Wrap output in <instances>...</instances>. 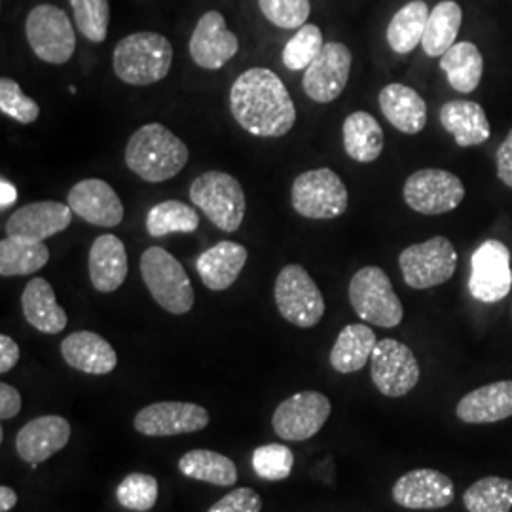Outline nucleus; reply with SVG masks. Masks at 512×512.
Returning a JSON list of instances; mask_svg holds the SVG:
<instances>
[{"label":"nucleus","mask_w":512,"mask_h":512,"mask_svg":"<svg viewBox=\"0 0 512 512\" xmlns=\"http://www.w3.org/2000/svg\"><path fill=\"white\" fill-rule=\"evenodd\" d=\"M440 124L463 148L486 143L492 133L486 112L473 101H450L442 105Z\"/></svg>","instance_id":"28"},{"label":"nucleus","mask_w":512,"mask_h":512,"mask_svg":"<svg viewBox=\"0 0 512 512\" xmlns=\"http://www.w3.org/2000/svg\"><path fill=\"white\" fill-rule=\"evenodd\" d=\"M200 226V215L192 205L167 200L154 205L147 215L150 238H165L169 234H192Z\"/></svg>","instance_id":"36"},{"label":"nucleus","mask_w":512,"mask_h":512,"mask_svg":"<svg viewBox=\"0 0 512 512\" xmlns=\"http://www.w3.org/2000/svg\"><path fill=\"white\" fill-rule=\"evenodd\" d=\"M18 200V190L12 183H8L6 179L0 181V207L6 209L10 205H14Z\"/></svg>","instance_id":"48"},{"label":"nucleus","mask_w":512,"mask_h":512,"mask_svg":"<svg viewBox=\"0 0 512 512\" xmlns=\"http://www.w3.org/2000/svg\"><path fill=\"white\" fill-rule=\"evenodd\" d=\"M440 69L459 93L475 92L484 73V59L473 42H456L440 57Z\"/></svg>","instance_id":"31"},{"label":"nucleus","mask_w":512,"mask_h":512,"mask_svg":"<svg viewBox=\"0 0 512 512\" xmlns=\"http://www.w3.org/2000/svg\"><path fill=\"white\" fill-rule=\"evenodd\" d=\"M456 416L471 425L509 420L512 418V380L482 385L467 393L456 406Z\"/></svg>","instance_id":"24"},{"label":"nucleus","mask_w":512,"mask_h":512,"mask_svg":"<svg viewBox=\"0 0 512 512\" xmlns=\"http://www.w3.org/2000/svg\"><path fill=\"white\" fill-rule=\"evenodd\" d=\"M21 310L27 323L44 334H59L69 323L67 311L55 300L54 287L42 277L31 279L23 289Z\"/></svg>","instance_id":"26"},{"label":"nucleus","mask_w":512,"mask_h":512,"mask_svg":"<svg viewBox=\"0 0 512 512\" xmlns=\"http://www.w3.org/2000/svg\"><path fill=\"white\" fill-rule=\"evenodd\" d=\"M463 505L469 512H511L512 480L501 476L476 480L465 490Z\"/></svg>","instance_id":"37"},{"label":"nucleus","mask_w":512,"mask_h":512,"mask_svg":"<svg viewBox=\"0 0 512 512\" xmlns=\"http://www.w3.org/2000/svg\"><path fill=\"white\" fill-rule=\"evenodd\" d=\"M393 501L410 511L444 509L454 501V482L435 469H414L393 484Z\"/></svg>","instance_id":"17"},{"label":"nucleus","mask_w":512,"mask_h":512,"mask_svg":"<svg viewBox=\"0 0 512 512\" xmlns=\"http://www.w3.org/2000/svg\"><path fill=\"white\" fill-rule=\"evenodd\" d=\"M399 264L404 283L416 291H425L450 281L458 268V253L450 239L435 236L406 247Z\"/></svg>","instance_id":"9"},{"label":"nucleus","mask_w":512,"mask_h":512,"mask_svg":"<svg viewBox=\"0 0 512 512\" xmlns=\"http://www.w3.org/2000/svg\"><path fill=\"white\" fill-rule=\"evenodd\" d=\"M230 110L239 126L255 137H285L296 122L287 86L264 67L239 74L230 90Z\"/></svg>","instance_id":"1"},{"label":"nucleus","mask_w":512,"mask_h":512,"mask_svg":"<svg viewBox=\"0 0 512 512\" xmlns=\"http://www.w3.org/2000/svg\"><path fill=\"white\" fill-rule=\"evenodd\" d=\"M71 440V423L61 416H40L19 429L16 450L19 458L37 467L61 452Z\"/></svg>","instance_id":"21"},{"label":"nucleus","mask_w":512,"mask_h":512,"mask_svg":"<svg viewBox=\"0 0 512 512\" xmlns=\"http://www.w3.org/2000/svg\"><path fill=\"white\" fill-rule=\"evenodd\" d=\"M158 495H160L158 480L147 473H131L116 488L118 503L124 509L133 512H147L154 509V505L158 503Z\"/></svg>","instance_id":"39"},{"label":"nucleus","mask_w":512,"mask_h":512,"mask_svg":"<svg viewBox=\"0 0 512 512\" xmlns=\"http://www.w3.org/2000/svg\"><path fill=\"white\" fill-rule=\"evenodd\" d=\"M370 376L382 395L399 399L420 382V365L414 351L403 342L385 338L372 353Z\"/></svg>","instance_id":"12"},{"label":"nucleus","mask_w":512,"mask_h":512,"mask_svg":"<svg viewBox=\"0 0 512 512\" xmlns=\"http://www.w3.org/2000/svg\"><path fill=\"white\" fill-rule=\"evenodd\" d=\"M74 215L101 228H114L124 220V203L116 190L101 179H84L67 194Z\"/></svg>","instance_id":"19"},{"label":"nucleus","mask_w":512,"mask_h":512,"mask_svg":"<svg viewBox=\"0 0 512 512\" xmlns=\"http://www.w3.org/2000/svg\"><path fill=\"white\" fill-rule=\"evenodd\" d=\"M190 152L183 141L162 124H147L129 137L126 165L147 183H164L179 175Z\"/></svg>","instance_id":"2"},{"label":"nucleus","mask_w":512,"mask_h":512,"mask_svg":"<svg viewBox=\"0 0 512 512\" xmlns=\"http://www.w3.org/2000/svg\"><path fill=\"white\" fill-rule=\"evenodd\" d=\"M50 260V249L44 241L6 236L0 241V275L16 277L42 270Z\"/></svg>","instance_id":"33"},{"label":"nucleus","mask_w":512,"mask_h":512,"mask_svg":"<svg viewBox=\"0 0 512 512\" xmlns=\"http://www.w3.org/2000/svg\"><path fill=\"white\" fill-rule=\"evenodd\" d=\"M25 35L38 59L52 65L67 63L76 50L73 23L54 4H38L29 12Z\"/></svg>","instance_id":"10"},{"label":"nucleus","mask_w":512,"mask_h":512,"mask_svg":"<svg viewBox=\"0 0 512 512\" xmlns=\"http://www.w3.org/2000/svg\"><path fill=\"white\" fill-rule=\"evenodd\" d=\"M511 251L497 239H486L471 258L469 291L484 304L501 302L511 293Z\"/></svg>","instance_id":"13"},{"label":"nucleus","mask_w":512,"mask_h":512,"mask_svg":"<svg viewBox=\"0 0 512 512\" xmlns=\"http://www.w3.org/2000/svg\"><path fill=\"white\" fill-rule=\"evenodd\" d=\"M0 110L19 124H33L40 114L37 101L21 92L18 82L12 78L0 80Z\"/></svg>","instance_id":"43"},{"label":"nucleus","mask_w":512,"mask_h":512,"mask_svg":"<svg viewBox=\"0 0 512 512\" xmlns=\"http://www.w3.org/2000/svg\"><path fill=\"white\" fill-rule=\"evenodd\" d=\"M497 175L501 183L507 184L512 190V129L507 135V139L497 148Z\"/></svg>","instance_id":"46"},{"label":"nucleus","mask_w":512,"mask_h":512,"mask_svg":"<svg viewBox=\"0 0 512 512\" xmlns=\"http://www.w3.org/2000/svg\"><path fill=\"white\" fill-rule=\"evenodd\" d=\"M262 497L253 488H236L234 492L220 497L207 512H260Z\"/></svg>","instance_id":"44"},{"label":"nucleus","mask_w":512,"mask_h":512,"mask_svg":"<svg viewBox=\"0 0 512 512\" xmlns=\"http://www.w3.org/2000/svg\"><path fill=\"white\" fill-rule=\"evenodd\" d=\"M353 55L342 42H327L304 71V92L315 103H332L348 86Z\"/></svg>","instance_id":"16"},{"label":"nucleus","mask_w":512,"mask_h":512,"mask_svg":"<svg viewBox=\"0 0 512 512\" xmlns=\"http://www.w3.org/2000/svg\"><path fill=\"white\" fill-rule=\"evenodd\" d=\"M429 8L423 0H414L403 6L387 27V44L395 54H410L418 48L429 19Z\"/></svg>","instance_id":"35"},{"label":"nucleus","mask_w":512,"mask_h":512,"mask_svg":"<svg viewBox=\"0 0 512 512\" xmlns=\"http://www.w3.org/2000/svg\"><path fill=\"white\" fill-rule=\"evenodd\" d=\"M190 200L205 217L226 234L238 232L245 219V192L234 175L224 171H205L190 184Z\"/></svg>","instance_id":"5"},{"label":"nucleus","mask_w":512,"mask_h":512,"mask_svg":"<svg viewBox=\"0 0 512 512\" xmlns=\"http://www.w3.org/2000/svg\"><path fill=\"white\" fill-rule=\"evenodd\" d=\"M65 363L92 376L110 374L118 365V355L109 342L90 330H78L69 334L61 344Z\"/></svg>","instance_id":"22"},{"label":"nucleus","mask_w":512,"mask_h":512,"mask_svg":"<svg viewBox=\"0 0 512 512\" xmlns=\"http://www.w3.org/2000/svg\"><path fill=\"white\" fill-rule=\"evenodd\" d=\"M179 471L188 478L213 486H234L238 482V467L228 456L213 450H190L179 459Z\"/></svg>","instance_id":"34"},{"label":"nucleus","mask_w":512,"mask_h":512,"mask_svg":"<svg viewBox=\"0 0 512 512\" xmlns=\"http://www.w3.org/2000/svg\"><path fill=\"white\" fill-rule=\"evenodd\" d=\"M342 131L344 148L351 160L370 164L380 158L384 150V131L372 114L363 110L349 114Z\"/></svg>","instance_id":"30"},{"label":"nucleus","mask_w":512,"mask_h":512,"mask_svg":"<svg viewBox=\"0 0 512 512\" xmlns=\"http://www.w3.org/2000/svg\"><path fill=\"white\" fill-rule=\"evenodd\" d=\"M73 220L69 203L37 202L19 207L6 222V236L44 241L67 230Z\"/></svg>","instance_id":"20"},{"label":"nucleus","mask_w":512,"mask_h":512,"mask_svg":"<svg viewBox=\"0 0 512 512\" xmlns=\"http://www.w3.org/2000/svg\"><path fill=\"white\" fill-rule=\"evenodd\" d=\"M141 275L156 304L173 315L194 308V289L183 264L162 247H148L141 255Z\"/></svg>","instance_id":"4"},{"label":"nucleus","mask_w":512,"mask_h":512,"mask_svg":"<svg viewBox=\"0 0 512 512\" xmlns=\"http://www.w3.org/2000/svg\"><path fill=\"white\" fill-rule=\"evenodd\" d=\"M332 404L319 391H300L275 408L272 425L283 440L302 442L315 437L329 421Z\"/></svg>","instance_id":"14"},{"label":"nucleus","mask_w":512,"mask_h":512,"mask_svg":"<svg viewBox=\"0 0 512 512\" xmlns=\"http://www.w3.org/2000/svg\"><path fill=\"white\" fill-rule=\"evenodd\" d=\"M133 425L145 437H179L205 429L209 412L200 404L164 401L139 410Z\"/></svg>","instance_id":"15"},{"label":"nucleus","mask_w":512,"mask_h":512,"mask_svg":"<svg viewBox=\"0 0 512 512\" xmlns=\"http://www.w3.org/2000/svg\"><path fill=\"white\" fill-rule=\"evenodd\" d=\"M18 505V494L10 486H0V512H10Z\"/></svg>","instance_id":"49"},{"label":"nucleus","mask_w":512,"mask_h":512,"mask_svg":"<svg viewBox=\"0 0 512 512\" xmlns=\"http://www.w3.org/2000/svg\"><path fill=\"white\" fill-rule=\"evenodd\" d=\"M262 16L279 29H300L310 18V0H258Z\"/></svg>","instance_id":"42"},{"label":"nucleus","mask_w":512,"mask_h":512,"mask_svg":"<svg viewBox=\"0 0 512 512\" xmlns=\"http://www.w3.org/2000/svg\"><path fill=\"white\" fill-rule=\"evenodd\" d=\"M194 63L207 71H219L239 52V40L228 27L226 19L217 12H205L194 27L188 44Z\"/></svg>","instance_id":"18"},{"label":"nucleus","mask_w":512,"mask_h":512,"mask_svg":"<svg viewBox=\"0 0 512 512\" xmlns=\"http://www.w3.org/2000/svg\"><path fill=\"white\" fill-rule=\"evenodd\" d=\"M173 46L160 33H133L122 38L112 54L114 74L129 86H150L171 71Z\"/></svg>","instance_id":"3"},{"label":"nucleus","mask_w":512,"mask_h":512,"mask_svg":"<svg viewBox=\"0 0 512 512\" xmlns=\"http://www.w3.org/2000/svg\"><path fill=\"white\" fill-rule=\"evenodd\" d=\"M463 21L461 6L454 0L439 2L427 19V27L423 33V52L429 57H442L458 38L459 27Z\"/></svg>","instance_id":"32"},{"label":"nucleus","mask_w":512,"mask_h":512,"mask_svg":"<svg viewBox=\"0 0 512 512\" xmlns=\"http://www.w3.org/2000/svg\"><path fill=\"white\" fill-rule=\"evenodd\" d=\"M88 272L95 291H118L128 277V253L124 241L112 234L95 239L88 256Z\"/></svg>","instance_id":"23"},{"label":"nucleus","mask_w":512,"mask_h":512,"mask_svg":"<svg viewBox=\"0 0 512 512\" xmlns=\"http://www.w3.org/2000/svg\"><path fill=\"white\" fill-rule=\"evenodd\" d=\"M274 294L281 317L294 327L311 329L321 323L325 315V298L302 266H285L275 279Z\"/></svg>","instance_id":"7"},{"label":"nucleus","mask_w":512,"mask_h":512,"mask_svg":"<svg viewBox=\"0 0 512 512\" xmlns=\"http://www.w3.org/2000/svg\"><path fill=\"white\" fill-rule=\"evenodd\" d=\"M253 469L256 475L260 476L262 480L268 482H279L289 478L293 473L294 467V454L291 448H287L285 444H264L258 446L253 452Z\"/></svg>","instance_id":"41"},{"label":"nucleus","mask_w":512,"mask_h":512,"mask_svg":"<svg viewBox=\"0 0 512 512\" xmlns=\"http://www.w3.org/2000/svg\"><path fill=\"white\" fill-rule=\"evenodd\" d=\"M325 42L323 33L317 25L306 23L300 27L283 48V65L289 71H306L313 63V59L321 54Z\"/></svg>","instance_id":"38"},{"label":"nucleus","mask_w":512,"mask_h":512,"mask_svg":"<svg viewBox=\"0 0 512 512\" xmlns=\"http://www.w3.org/2000/svg\"><path fill=\"white\" fill-rule=\"evenodd\" d=\"M249 253L236 241H220L200 255L196 270L203 285L211 291H226L238 281L241 270L247 264Z\"/></svg>","instance_id":"25"},{"label":"nucleus","mask_w":512,"mask_h":512,"mask_svg":"<svg viewBox=\"0 0 512 512\" xmlns=\"http://www.w3.org/2000/svg\"><path fill=\"white\" fill-rule=\"evenodd\" d=\"M349 302L355 313L368 325L395 329L403 321V304L389 277L378 266H366L351 277Z\"/></svg>","instance_id":"6"},{"label":"nucleus","mask_w":512,"mask_h":512,"mask_svg":"<svg viewBox=\"0 0 512 512\" xmlns=\"http://www.w3.org/2000/svg\"><path fill=\"white\" fill-rule=\"evenodd\" d=\"M21 351L19 346L10 338L8 334L0 336V374L10 372L14 366L18 365Z\"/></svg>","instance_id":"47"},{"label":"nucleus","mask_w":512,"mask_h":512,"mask_svg":"<svg viewBox=\"0 0 512 512\" xmlns=\"http://www.w3.org/2000/svg\"><path fill=\"white\" fill-rule=\"evenodd\" d=\"M78 31L90 42L107 40L110 23L109 0H69Z\"/></svg>","instance_id":"40"},{"label":"nucleus","mask_w":512,"mask_h":512,"mask_svg":"<svg viewBox=\"0 0 512 512\" xmlns=\"http://www.w3.org/2000/svg\"><path fill=\"white\" fill-rule=\"evenodd\" d=\"M21 395L14 385L0 384V420L8 421L16 418L21 412Z\"/></svg>","instance_id":"45"},{"label":"nucleus","mask_w":512,"mask_h":512,"mask_svg":"<svg viewBox=\"0 0 512 512\" xmlns=\"http://www.w3.org/2000/svg\"><path fill=\"white\" fill-rule=\"evenodd\" d=\"M404 202L421 215L450 213L465 198V186L458 175L444 169H420L412 173L403 188Z\"/></svg>","instance_id":"11"},{"label":"nucleus","mask_w":512,"mask_h":512,"mask_svg":"<svg viewBox=\"0 0 512 512\" xmlns=\"http://www.w3.org/2000/svg\"><path fill=\"white\" fill-rule=\"evenodd\" d=\"M380 109L393 128L416 135L427 124V105L420 93L404 84H389L380 92Z\"/></svg>","instance_id":"27"},{"label":"nucleus","mask_w":512,"mask_h":512,"mask_svg":"<svg viewBox=\"0 0 512 512\" xmlns=\"http://www.w3.org/2000/svg\"><path fill=\"white\" fill-rule=\"evenodd\" d=\"M378 346L374 330L366 325H348L340 330L330 349V366L340 374H353L365 368Z\"/></svg>","instance_id":"29"},{"label":"nucleus","mask_w":512,"mask_h":512,"mask_svg":"<svg viewBox=\"0 0 512 512\" xmlns=\"http://www.w3.org/2000/svg\"><path fill=\"white\" fill-rule=\"evenodd\" d=\"M291 200L294 211L306 219H336L348 209V188L332 169H311L294 179Z\"/></svg>","instance_id":"8"}]
</instances>
